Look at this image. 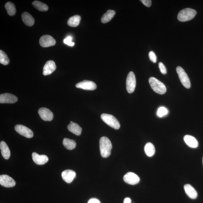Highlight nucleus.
Wrapping results in <instances>:
<instances>
[{
  "instance_id": "2eb2a0df",
  "label": "nucleus",
  "mask_w": 203,
  "mask_h": 203,
  "mask_svg": "<svg viewBox=\"0 0 203 203\" xmlns=\"http://www.w3.org/2000/svg\"><path fill=\"white\" fill-rule=\"evenodd\" d=\"M61 176L65 182L68 183H70L76 177V173L73 170H66L63 171L61 173Z\"/></svg>"
},
{
  "instance_id": "aec40b11",
  "label": "nucleus",
  "mask_w": 203,
  "mask_h": 203,
  "mask_svg": "<svg viewBox=\"0 0 203 203\" xmlns=\"http://www.w3.org/2000/svg\"><path fill=\"white\" fill-rule=\"evenodd\" d=\"M0 148L3 157L6 159L10 158L11 154L10 151L6 143L3 141H1L0 143Z\"/></svg>"
},
{
  "instance_id": "f8f14e48",
  "label": "nucleus",
  "mask_w": 203,
  "mask_h": 203,
  "mask_svg": "<svg viewBox=\"0 0 203 203\" xmlns=\"http://www.w3.org/2000/svg\"><path fill=\"white\" fill-rule=\"evenodd\" d=\"M76 87L88 90H93L97 88V85L93 81L84 80L77 83L76 85Z\"/></svg>"
},
{
  "instance_id": "f03ea898",
  "label": "nucleus",
  "mask_w": 203,
  "mask_h": 203,
  "mask_svg": "<svg viewBox=\"0 0 203 203\" xmlns=\"http://www.w3.org/2000/svg\"><path fill=\"white\" fill-rule=\"evenodd\" d=\"M150 87L154 91L160 95H163L166 92V88L163 83L154 77H150L149 80Z\"/></svg>"
},
{
  "instance_id": "b1692460",
  "label": "nucleus",
  "mask_w": 203,
  "mask_h": 203,
  "mask_svg": "<svg viewBox=\"0 0 203 203\" xmlns=\"http://www.w3.org/2000/svg\"><path fill=\"white\" fill-rule=\"evenodd\" d=\"M81 17L79 15H75L71 17L68 21V26L72 27H75L79 24L80 22Z\"/></svg>"
},
{
  "instance_id": "7c9ffc66",
  "label": "nucleus",
  "mask_w": 203,
  "mask_h": 203,
  "mask_svg": "<svg viewBox=\"0 0 203 203\" xmlns=\"http://www.w3.org/2000/svg\"><path fill=\"white\" fill-rule=\"evenodd\" d=\"M149 59L150 61H152L153 63L157 62V56L156 55L154 52L153 51H150L149 54Z\"/></svg>"
},
{
  "instance_id": "a211bd4d",
  "label": "nucleus",
  "mask_w": 203,
  "mask_h": 203,
  "mask_svg": "<svg viewBox=\"0 0 203 203\" xmlns=\"http://www.w3.org/2000/svg\"><path fill=\"white\" fill-rule=\"evenodd\" d=\"M184 189L186 194L192 199H195L197 196V193L196 190L191 185L187 184L184 186Z\"/></svg>"
},
{
  "instance_id": "9b49d317",
  "label": "nucleus",
  "mask_w": 203,
  "mask_h": 203,
  "mask_svg": "<svg viewBox=\"0 0 203 203\" xmlns=\"http://www.w3.org/2000/svg\"><path fill=\"white\" fill-rule=\"evenodd\" d=\"M0 184L6 187H12L16 185V182L12 177L6 175L0 176Z\"/></svg>"
},
{
  "instance_id": "ddd939ff",
  "label": "nucleus",
  "mask_w": 203,
  "mask_h": 203,
  "mask_svg": "<svg viewBox=\"0 0 203 203\" xmlns=\"http://www.w3.org/2000/svg\"><path fill=\"white\" fill-rule=\"evenodd\" d=\"M40 117L43 120L46 121H50L54 118L53 113L48 108H40L38 111Z\"/></svg>"
},
{
  "instance_id": "9d476101",
  "label": "nucleus",
  "mask_w": 203,
  "mask_h": 203,
  "mask_svg": "<svg viewBox=\"0 0 203 203\" xmlns=\"http://www.w3.org/2000/svg\"><path fill=\"white\" fill-rule=\"evenodd\" d=\"M17 101V97L12 94L6 93L1 94L0 95L1 104H14Z\"/></svg>"
},
{
  "instance_id": "c756f323",
  "label": "nucleus",
  "mask_w": 203,
  "mask_h": 203,
  "mask_svg": "<svg viewBox=\"0 0 203 203\" xmlns=\"http://www.w3.org/2000/svg\"><path fill=\"white\" fill-rule=\"evenodd\" d=\"M64 43L70 46H73L75 45V43L72 42V37L71 36H68L64 40Z\"/></svg>"
},
{
  "instance_id": "bb28decb",
  "label": "nucleus",
  "mask_w": 203,
  "mask_h": 203,
  "mask_svg": "<svg viewBox=\"0 0 203 203\" xmlns=\"http://www.w3.org/2000/svg\"><path fill=\"white\" fill-rule=\"evenodd\" d=\"M32 5L35 8L41 12H46L48 10V7L47 5L41 2L34 1Z\"/></svg>"
},
{
  "instance_id": "6ab92c4d",
  "label": "nucleus",
  "mask_w": 203,
  "mask_h": 203,
  "mask_svg": "<svg viewBox=\"0 0 203 203\" xmlns=\"http://www.w3.org/2000/svg\"><path fill=\"white\" fill-rule=\"evenodd\" d=\"M22 21L27 26H32L35 22V20L30 13L27 12H24L21 15Z\"/></svg>"
},
{
  "instance_id": "f704fd0d",
  "label": "nucleus",
  "mask_w": 203,
  "mask_h": 203,
  "mask_svg": "<svg viewBox=\"0 0 203 203\" xmlns=\"http://www.w3.org/2000/svg\"><path fill=\"white\" fill-rule=\"evenodd\" d=\"M131 201L129 197H126L125 198L124 200V203H131Z\"/></svg>"
},
{
  "instance_id": "f257e3e1",
  "label": "nucleus",
  "mask_w": 203,
  "mask_h": 203,
  "mask_svg": "<svg viewBox=\"0 0 203 203\" xmlns=\"http://www.w3.org/2000/svg\"><path fill=\"white\" fill-rule=\"evenodd\" d=\"M100 150L102 157L107 158L111 154V151L112 148L111 142L108 138L102 137L99 141Z\"/></svg>"
},
{
  "instance_id": "39448f33",
  "label": "nucleus",
  "mask_w": 203,
  "mask_h": 203,
  "mask_svg": "<svg viewBox=\"0 0 203 203\" xmlns=\"http://www.w3.org/2000/svg\"><path fill=\"white\" fill-rule=\"evenodd\" d=\"M177 72L181 83L186 88H190L191 87V83L187 74L181 67H177Z\"/></svg>"
},
{
  "instance_id": "2f4dec72",
  "label": "nucleus",
  "mask_w": 203,
  "mask_h": 203,
  "mask_svg": "<svg viewBox=\"0 0 203 203\" xmlns=\"http://www.w3.org/2000/svg\"><path fill=\"white\" fill-rule=\"evenodd\" d=\"M159 68L160 71L163 74H166L167 73V70L165 66L162 62L159 63Z\"/></svg>"
},
{
  "instance_id": "473e14b6",
  "label": "nucleus",
  "mask_w": 203,
  "mask_h": 203,
  "mask_svg": "<svg viewBox=\"0 0 203 203\" xmlns=\"http://www.w3.org/2000/svg\"><path fill=\"white\" fill-rule=\"evenodd\" d=\"M140 1L143 3V4L147 7H149L151 6L152 4L151 0H141Z\"/></svg>"
},
{
  "instance_id": "dca6fc26",
  "label": "nucleus",
  "mask_w": 203,
  "mask_h": 203,
  "mask_svg": "<svg viewBox=\"0 0 203 203\" xmlns=\"http://www.w3.org/2000/svg\"><path fill=\"white\" fill-rule=\"evenodd\" d=\"M32 158L35 163L40 165L46 164L49 160L48 158L46 155H39L36 152L32 153Z\"/></svg>"
},
{
  "instance_id": "6e6552de",
  "label": "nucleus",
  "mask_w": 203,
  "mask_h": 203,
  "mask_svg": "<svg viewBox=\"0 0 203 203\" xmlns=\"http://www.w3.org/2000/svg\"><path fill=\"white\" fill-rule=\"evenodd\" d=\"M40 44L43 48L54 46L56 44V41L53 37L50 35H44L40 39Z\"/></svg>"
},
{
  "instance_id": "7ed1b4c3",
  "label": "nucleus",
  "mask_w": 203,
  "mask_h": 203,
  "mask_svg": "<svg viewBox=\"0 0 203 203\" xmlns=\"http://www.w3.org/2000/svg\"><path fill=\"white\" fill-rule=\"evenodd\" d=\"M196 14V11L194 9L186 8L179 12L177 18L179 21L185 22L193 19Z\"/></svg>"
},
{
  "instance_id": "393cba45",
  "label": "nucleus",
  "mask_w": 203,
  "mask_h": 203,
  "mask_svg": "<svg viewBox=\"0 0 203 203\" xmlns=\"http://www.w3.org/2000/svg\"><path fill=\"white\" fill-rule=\"evenodd\" d=\"M63 143L65 147L68 150L73 149L77 146V144L75 141L68 138H64L63 139Z\"/></svg>"
},
{
  "instance_id": "20e7f679",
  "label": "nucleus",
  "mask_w": 203,
  "mask_h": 203,
  "mask_svg": "<svg viewBox=\"0 0 203 203\" xmlns=\"http://www.w3.org/2000/svg\"><path fill=\"white\" fill-rule=\"evenodd\" d=\"M101 118L107 125L115 130H118L120 128V124L119 121L113 115L102 114L101 115Z\"/></svg>"
},
{
  "instance_id": "cd10ccee",
  "label": "nucleus",
  "mask_w": 203,
  "mask_h": 203,
  "mask_svg": "<svg viewBox=\"0 0 203 203\" xmlns=\"http://www.w3.org/2000/svg\"><path fill=\"white\" fill-rule=\"evenodd\" d=\"M10 63L8 56L3 51L0 50V63L3 65H7Z\"/></svg>"
},
{
  "instance_id": "5701e85b",
  "label": "nucleus",
  "mask_w": 203,
  "mask_h": 203,
  "mask_svg": "<svg viewBox=\"0 0 203 203\" xmlns=\"http://www.w3.org/2000/svg\"><path fill=\"white\" fill-rule=\"evenodd\" d=\"M144 151L148 156L151 157L154 155L155 149L154 146L151 143H147L144 147Z\"/></svg>"
},
{
  "instance_id": "72a5a7b5",
  "label": "nucleus",
  "mask_w": 203,
  "mask_h": 203,
  "mask_svg": "<svg viewBox=\"0 0 203 203\" xmlns=\"http://www.w3.org/2000/svg\"><path fill=\"white\" fill-rule=\"evenodd\" d=\"M88 203H101L98 199L96 198H92L88 201Z\"/></svg>"
},
{
  "instance_id": "1a4fd4ad",
  "label": "nucleus",
  "mask_w": 203,
  "mask_h": 203,
  "mask_svg": "<svg viewBox=\"0 0 203 203\" xmlns=\"http://www.w3.org/2000/svg\"><path fill=\"white\" fill-rule=\"evenodd\" d=\"M124 180L126 183L134 185L139 183L140 178L136 174L130 172L124 175Z\"/></svg>"
},
{
  "instance_id": "f3484780",
  "label": "nucleus",
  "mask_w": 203,
  "mask_h": 203,
  "mask_svg": "<svg viewBox=\"0 0 203 203\" xmlns=\"http://www.w3.org/2000/svg\"><path fill=\"white\" fill-rule=\"evenodd\" d=\"M184 139L186 144L190 148H196L198 146V141L192 136L186 135L184 137Z\"/></svg>"
},
{
  "instance_id": "423d86ee",
  "label": "nucleus",
  "mask_w": 203,
  "mask_h": 203,
  "mask_svg": "<svg viewBox=\"0 0 203 203\" xmlns=\"http://www.w3.org/2000/svg\"><path fill=\"white\" fill-rule=\"evenodd\" d=\"M136 87V79L135 73L130 72L128 73L126 81L127 91L129 93H133L135 91Z\"/></svg>"
},
{
  "instance_id": "a878e982",
  "label": "nucleus",
  "mask_w": 203,
  "mask_h": 203,
  "mask_svg": "<svg viewBox=\"0 0 203 203\" xmlns=\"http://www.w3.org/2000/svg\"><path fill=\"white\" fill-rule=\"evenodd\" d=\"M5 8L9 15L13 16L16 13V10L15 5L12 2H7L5 5Z\"/></svg>"
},
{
  "instance_id": "412c9836",
  "label": "nucleus",
  "mask_w": 203,
  "mask_h": 203,
  "mask_svg": "<svg viewBox=\"0 0 203 203\" xmlns=\"http://www.w3.org/2000/svg\"><path fill=\"white\" fill-rule=\"evenodd\" d=\"M68 128L70 132L77 135H81L82 131V128L74 122L69 124Z\"/></svg>"
},
{
  "instance_id": "0eeeda50",
  "label": "nucleus",
  "mask_w": 203,
  "mask_h": 203,
  "mask_svg": "<svg viewBox=\"0 0 203 203\" xmlns=\"http://www.w3.org/2000/svg\"><path fill=\"white\" fill-rule=\"evenodd\" d=\"M16 131L21 135L27 138H31L33 137V132L27 127L21 125H16L15 126Z\"/></svg>"
},
{
  "instance_id": "c85d7f7f",
  "label": "nucleus",
  "mask_w": 203,
  "mask_h": 203,
  "mask_svg": "<svg viewBox=\"0 0 203 203\" xmlns=\"http://www.w3.org/2000/svg\"><path fill=\"white\" fill-rule=\"evenodd\" d=\"M168 112V111L167 109L164 107L162 106L158 108L157 114L158 117H161L167 115Z\"/></svg>"
},
{
  "instance_id": "e433bc0d",
  "label": "nucleus",
  "mask_w": 203,
  "mask_h": 203,
  "mask_svg": "<svg viewBox=\"0 0 203 203\" xmlns=\"http://www.w3.org/2000/svg\"></svg>"
},
{
  "instance_id": "4be33fe9",
  "label": "nucleus",
  "mask_w": 203,
  "mask_h": 203,
  "mask_svg": "<svg viewBox=\"0 0 203 203\" xmlns=\"http://www.w3.org/2000/svg\"><path fill=\"white\" fill-rule=\"evenodd\" d=\"M116 12L115 11L108 10L106 13L103 15L101 18V21L103 23H106L110 21L115 16Z\"/></svg>"
},
{
  "instance_id": "c9c22d12",
  "label": "nucleus",
  "mask_w": 203,
  "mask_h": 203,
  "mask_svg": "<svg viewBox=\"0 0 203 203\" xmlns=\"http://www.w3.org/2000/svg\"><path fill=\"white\" fill-rule=\"evenodd\" d=\"M73 123V121H70V124H72V123Z\"/></svg>"
},
{
  "instance_id": "4468645a",
  "label": "nucleus",
  "mask_w": 203,
  "mask_h": 203,
  "mask_svg": "<svg viewBox=\"0 0 203 203\" xmlns=\"http://www.w3.org/2000/svg\"><path fill=\"white\" fill-rule=\"evenodd\" d=\"M55 63L53 61H47L43 68V74L45 76L50 75L56 69Z\"/></svg>"
}]
</instances>
